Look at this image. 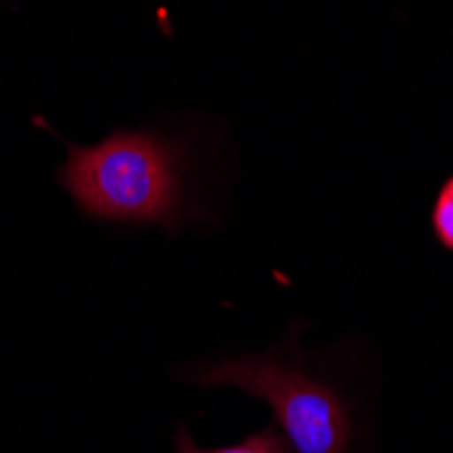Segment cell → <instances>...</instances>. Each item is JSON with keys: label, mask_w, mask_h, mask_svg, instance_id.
<instances>
[{"label": "cell", "mask_w": 453, "mask_h": 453, "mask_svg": "<svg viewBox=\"0 0 453 453\" xmlns=\"http://www.w3.org/2000/svg\"><path fill=\"white\" fill-rule=\"evenodd\" d=\"M432 228L437 242L445 247V250L453 253V177H448L434 198L432 207Z\"/></svg>", "instance_id": "cell-4"}, {"label": "cell", "mask_w": 453, "mask_h": 453, "mask_svg": "<svg viewBox=\"0 0 453 453\" xmlns=\"http://www.w3.org/2000/svg\"><path fill=\"white\" fill-rule=\"evenodd\" d=\"M294 337L247 358H226L198 366L190 380L198 386H234L264 399L282 426L294 453H353L356 426L345 394L304 366L291 350Z\"/></svg>", "instance_id": "cell-2"}, {"label": "cell", "mask_w": 453, "mask_h": 453, "mask_svg": "<svg viewBox=\"0 0 453 453\" xmlns=\"http://www.w3.org/2000/svg\"><path fill=\"white\" fill-rule=\"evenodd\" d=\"M188 155L157 131H114L93 147L68 144L60 185L79 210L109 223L166 226L188 220Z\"/></svg>", "instance_id": "cell-1"}, {"label": "cell", "mask_w": 453, "mask_h": 453, "mask_svg": "<svg viewBox=\"0 0 453 453\" xmlns=\"http://www.w3.org/2000/svg\"><path fill=\"white\" fill-rule=\"evenodd\" d=\"M177 453H291V445L288 440L274 429V426H266L250 437H244L234 445H226V448H212V450H203L193 442V437L188 434L185 426L177 429Z\"/></svg>", "instance_id": "cell-3"}]
</instances>
